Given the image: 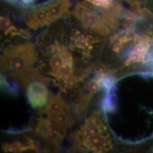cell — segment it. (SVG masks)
Wrapping results in <instances>:
<instances>
[{
    "instance_id": "cell-10",
    "label": "cell",
    "mask_w": 153,
    "mask_h": 153,
    "mask_svg": "<svg viewBox=\"0 0 153 153\" xmlns=\"http://www.w3.org/2000/svg\"><path fill=\"white\" fill-rule=\"evenodd\" d=\"M1 30L4 36L6 38L20 37L27 39L30 37V34L26 28L16 26L9 16L4 15L1 16Z\"/></svg>"
},
{
    "instance_id": "cell-5",
    "label": "cell",
    "mask_w": 153,
    "mask_h": 153,
    "mask_svg": "<svg viewBox=\"0 0 153 153\" xmlns=\"http://www.w3.org/2000/svg\"><path fill=\"white\" fill-rule=\"evenodd\" d=\"M65 36L66 44L71 53L86 63L93 57L101 42L100 36L78 25L67 28Z\"/></svg>"
},
{
    "instance_id": "cell-1",
    "label": "cell",
    "mask_w": 153,
    "mask_h": 153,
    "mask_svg": "<svg viewBox=\"0 0 153 153\" xmlns=\"http://www.w3.org/2000/svg\"><path fill=\"white\" fill-rule=\"evenodd\" d=\"M36 48L37 80L53 82L65 93L77 88L93 70V66L85 65L87 63L69 50L63 27H51L45 30L37 39Z\"/></svg>"
},
{
    "instance_id": "cell-9",
    "label": "cell",
    "mask_w": 153,
    "mask_h": 153,
    "mask_svg": "<svg viewBox=\"0 0 153 153\" xmlns=\"http://www.w3.org/2000/svg\"><path fill=\"white\" fill-rule=\"evenodd\" d=\"M69 108H70V107L59 94H54L50 92L47 103L43 109H40L42 110V114L51 120L55 116Z\"/></svg>"
},
{
    "instance_id": "cell-6",
    "label": "cell",
    "mask_w": 153,
    "mask_h": 153,
    "mask_svg": "<svg viewBox=\"0 0 153 153\" xmlns=\"http://www.w3.org/2000/svg\"><path fill=\"white\" fill-rule=\"evenodd\" d=\"M70 7V0H52L30 11L26 16L25 23L30 28L36 30L61 18L69 11Z\"/></svg>"
},
{
    "instance_id": "cell-3",
    "label": "cell",
    "mask_w": 153,
    "mask_h": 153,
    "mask_svg": "<svg viewBox=\"0 0 153 153\" xmlns=\"http://www.w3.org/2000/svg\"><path fill=\"white\" fill-rule=\"evenodd\" d=\"M73 139L76 148L82 151L105 153L114 148L112 138L99 111H94L84 120Z\"/></svg>"
},
{
    "instance_id": "cell-11",
    "label": "cell",
    "mask_w": 153,
    "mask_h": 153,
    "mask_svg": "<svg viewBox=\"0 0 153 153\" xmlns=\"http://www.w3.org/2000/svg\"><path fill=\"white\" fill-rule=\"evenodd\" d=\"M2 150L4 152L21 153L26 150H39L38 143L34 140L26 136L25 140H16L13 142L3 143Z\"/></svg>"
},
{
    "instance_id": "cell-2",
    "label": "cell",
    "mask_w": 153,
    "mask_h": 153,
    "mask_svg": "<svg viewBox=\"0 0 153 153\" xmlns=\"http://www.w3.org/2000/svg\"><path fill=\"white\" fill-rule=\"evenodd\" d=\"M37 48L30 42L6 47L1 56V71L25 88L37 80Z\"/></svg>"
},
{
    "instance_id": "cell-14",
    "label": "cell",
    "mask_w": 153,
    "mask_h": 153,
    "mask_svg": "<svg viewBox=\"0 0 153 153\" xmlns=\"http://www.w3.org/2000/svg\"><path fill=\"white\" fill-rule=\"evenodd\" d=\"M36 0H20L19 5L23 7H27L33 5Z\"/></svg>"
},
{
    "instance_id": "cell-12",
    "label": "cell",
    "mask_w": 153,
    "mask_h": 153,
    "mask_svg": "<svg viewBox=\"0 0 153 153\" xmlns=\"http://www.w3.org/2000/svg\"><path fill=\"white\" fill-rule=\"evenodd\" d=\"M90 5L103 7L105 9L109 8L113 4V0H86Z\"/></svg>"
},
{
    "instance_id": "cell-13",
    "label": "cell",
    "mask_w": 153,
    "mask_h": 153,
    "mask_svg": "<svg viewBox=\"0 0 153 153\" xmlns=\"http://www.w3.org/2000/svg\"><path fill=\"white\" fill-rule=\"evenodd\" d=\"M153 70V43L152 44L148 55V69Z\"/></svg>"
},
{
    "instance_id": "cell-8",
    "label": "cell",
    "mask_w": 153,
    "mask_h": 153,
    "mask_svg": "<svg viewBox=\"0 0 153 153\" xmlns=\"http://www.w3.org/2000/svg\"><path fill=\"white\" fill-rule=\"evenodd\" d=\"M27 98L33 108L42 109L47 103L50 92L43 83L33 81L26 88Z\"/></svg>"
},
{
    "instance_id": "cell-16",
    "label": "cell",
    "mask_w": 153,
    "mask_h": 153,
    "mask_svg": "<svg viewBox=\"0 0 153 153\" xmlns=\"http://www.w3.org/2000/svg\"><path fill=\"white\" fill-rule=\"evenodd\" d=\"M131 1H136V0H131Z\"/></svg>"
},
{
    "instance_id": "cell-4",
    "label": "cell",
    "mask_w": 153,
    "mask_h": 153,
    "mask_svg": "<svg viewBox=\"0 0 153 153\" xmlns=\"http://www.w3.org/2000/svg\"><path fill=\"white\" fill-rule=\"evenodd\" d=\"M76 25L100 36H105L116 27L117 21L88 3L79 2L73 11Z\"/></svg>"
},
{
    "instance_id": "cell-7",
    "label": "cell",
    "mask_w": 153,
    "mask_h": 153,
    "mask_svg": "<svg viewBox=\"0 0 153 153\" xmlns=\"http://www.w3.org/2000/svg\"><path fill=\"white\" fill-rule=\"evenodd\" d=\"M66 131L53 121L44 117L38 119L33 126L35 135L58 148L65 138Z\"/></svg>"
},
{
    "instance_id": "cell-15",
    "label": "cell",
    "mask_w": 153,
    "mask_h": 153,
    "mask_svg": "<svg viewBox=\"0 0 153 153\" xmlns=\"http://www.w3.org/2000/svg\"><path fill=\"white\" fill-rule=\"evenodd\" d=\"M7 2L13 4V5H19L20 0H6Z\"/></svg>"
}]
</instances>
